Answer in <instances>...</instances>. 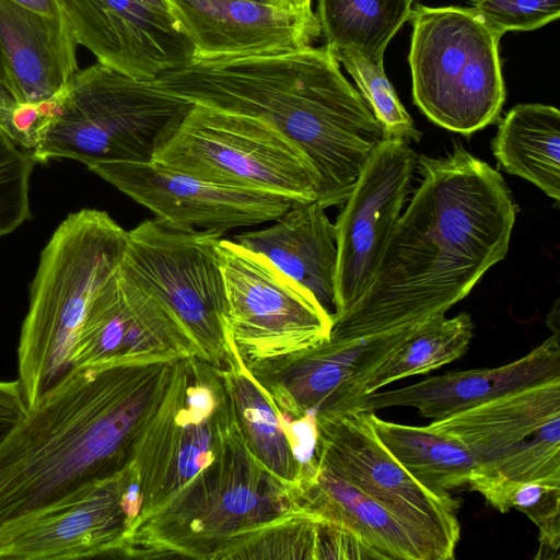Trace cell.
I'll use <instances>...</instances> for the list:
<instances>
[{"label":"cell","mask_w":560,"mask_h":560,"mask_svg":"<svg viewBox=\"0 0 560 560\" xmlns=\"http://www.w3.org/2000/svg\"><path fill=\"white\" fill-rule=\"evenodd\" d=\"M35 164L31 152L0 128V237L31 218L28 190Z\"/></svg>","instance_id":"cell-32"},{"label":"cell","mask_w":560,"mask_h":560,"mask_svg":"<svg viewBox=\"0 0 560 560\" xmlns=\"http://www.w3.org/2000/svg\"><path fill=\"white\" fill-rule=\"evenodd\" d=\"M28 407L19 381H0V445L25 419Z\"/></svg>","instance_id":"cell-34"},{"label":"cell","mask_w":560,"mask_h":560,"mask_svg":"<svg viewBox=\"0 0 560 560\" xmlns=\"http://www.w3.org/2000/svg\"><path fill=\"white\" fill-rule=\"evenodd\" d=\"M469 487L501 513L516 509L539 529V549L535 559H559L560 486L539 481H517L479 470Z\"/></svg>","instance_id":"cell-29"},{"label":"cell","mask_w":560,"mask_h":560,"mask_svg":"<svg viewBox=\"0 0 560 560\" xmlns=\"http://www.w3.org/2000/svg\"><path fill=\"white\" fill-rule=\"evenodd\" d=\"M300 506L337 523L370 549L374 559L451 560L455 550L352 485L317 465L294 492Z\"/></svg>","instance_id":"cell-22"},{"label":"cell","mask_w":560,"mask_h":560,"mask_svg":"<svg viewBox=\"0 0 560 560\" xmlns=\"http://www.w3.org/2000/svg\"><path fill=\"white\" fill-rule=\"evenodd\" d=\"M492 152L505 172L560 200V113L550 105L520 104L500 121Z\"/></svg>","instance_id":"cell-25"},{"label":"cell","mask_w":560,"mask_h":560,"mask_svg":"<svg viewBox=\"0 0 560 560\" xmlns=\"http://www.w3.org/2000/svg\"><path fill=\"white\" fill-rule=\"evenodd\" d=\"M28 10L47 16H62L56 0H11Z\"/></svg>","instance_id":"cell-37"},{"label":"cell","mask_w":560,"mask_h":560,"mask_svg":"<svg viewBox=\"0 0 560 560\" xmlns=\"http://www.w3.org/2000/svg\"><path fill=\"white\" fill-rule=\"evenodd\" d=\"M471 10L499 35L530 31L560 15V0H469Z\"/></svg>","instance_id":"cell-33"},{"label":"cell","mask_w":560,"mask_h":560,"mask_svg":"<svg viewBox=\"0 0 560 560\" xmlns=\"http://www.w3.org/2000/svg\"><path fill=\"white\" fill-rule=\"evenodd\" d=\"M560 378V339L552 335L524 357L495 368L451 371L419 383L364 397L357 408L371 412L413 407L441 419L530 385Z\"/></svg>","instance_id":"cell-20"},{"label":"cell","mask_w":560,"mask_h":560,"mask_svg":"<svg viewBox=\"0 0 560 560\" xmlns=\"http://www.w3.org/2000/svg\"><path fill=\"white\" fill-rule=\"evenodd\" d=\"M559 301H556L551 313L548 316V324L552 332L559 334Z\"/></svg>","instance_id":"cell-38"},{"label":"cell","mask_w":560,"mask_h":560,"mask_svg":"<svg viewBox=\"0 0 560 560\" xmlns=\"http://www.w3.org/2000/svg\"><path fill=\"white\" fill-rule=\"evenodd\" d=\"M153 162L198 179L270 194L296 203L318 199L319 178L304 153L269 125L194 104Z\"/></svg>","instance_id":"cell-9"},{"label":"cell","mask_w":560,"mask_h":560,"mask_svg":"<svg viewBox=\"0 0 560 560\" xmlns=\"http://www.w3.org/2000/svg\"><path fill=\"white\" fill-rule=\"evenodd\" d=\"M151 82L192 104L275 128L314 166L319 178L317 201L325 208L346 202L369 156L385 138L327 44L273 55L195 59Z\"/></svg>","instance_id":"cell-3"},{"label":"cell","mask_w":560,"mask_h":560,"mask_svg":"<svg viewBox=\"0 0 560 560\" xmlns=\"http://www.w3.org/2000/svg\"><path fill=\"white\" fill-rule=\"evenodd\" d=\"M325 209L317 200L295 203L272 225L236 234L233 241L269 259L311 292L332 318L337 243Z\"/></svg>","instance_id":"cell-23"},{"label":"cell","mask_w":560,"mask_h":560,"mask_svg":"<svg viewBox=\"0 0 560 560\" xmlns=\"http://www.w3.org/2000/svg\"><path fill=\"white\" fill-rule=\"evenodd\" d=\"M371 415L361 408L316 413L317 465L455 550L459 501L428 489L404 469L376 436Z\"/></svg>","instance_id":"cell-13"},{"label":"cell","mask_w":560,"mask_h":560,"mask_svg":"<svg viewBox=\"0 0 560 560\" xmlns=\"http://www.w3.org/2000/svg\"><path fill=\"white\" fill-rule=\"evenodd\" d=\"M194 104L100 62L79 69L51 104L31 154L86 167L152 162Z\"/></svg>","instance_id":"cell-6"},{"label":"cell","mask_w":560,"mask_h":560,"mask_svg":"<svg viewBox=\"0 0 560 560\" xmlns=\"http://www.w3.org/2000/svg\"><path fill=\"white\" fill-rule=\"evenodd\" d=\"M127 238L107 212L82 209L58 225L42 250L18 347V381L28 409L71 370L84 317L118 271Z\"/></svg>","instance_id":"cell-5"},{"label":"cell","mask_w":560,"mask_h":560,"mask_svg":"<svg viewBox=\"0 0 560 560\" xmlns=\"http://www.w3.org/2000/svg\"><path fill=\"white\" fill-rule=\"evenodd\" d=\"M20 108L21 105L12 92L0 57V128L18 144L19 133L16 129V115Z\"/></svg>","instance_id":"cell-35"},{"label":"cell","mask_w":560,"mask_h":560,"mask_svg":"<svg viewBox=\"0 0 560 560\" xmlns=\"http://www.w3.org/2000/svg\"><path fill=\"white\" fill-rule=\"evenodd\" d=\"M409 20L408 61L419 109L465 136L494 124L505 101L502 36L470 8L417 4Z\"/></svg>","instance_id":"cell-7"},{"label":"cell","mask_w":560,"mask_h":560,"mask_svg":"<svg viewBox=\"0 0 560 560\" xmlns=\"http://www.w3.org/2000/svg\"><path fill=\"white\" fill-rule=\"evenodd\" d=\"M416 164L409 140L385 136L342 205L334 224L335 315L353 306L370 288L411 191Z\"/></svg>","instance_id":"cell-15"},{"label":"cell","mask_w":560,"mask_h":560,"mask_svg":"<svg viewBox=\"0 0 560 560\" xmlns=\"http://www.w3.org/2000/svg\"><path fill=\"white\" fill-rule=\"evenodd\" d=\"M322 517L305 509L269 526L231 559H315Z\"/></svg>","instance_id":"cell-31"},{"label":"cell","mask_w":560,"mask_h":560,"mask_svg":"<svg viewBox=\"0 0 560 560\" xmlns=\"http://www.w3.org/2000/svg\"><path fill=\"white\" fill-rule=\"evenodd\" d=\"M196 49L195 59L273 55L312 46L317 15L305 16L245 0H167Z\"/></svg>","instance_id":"cell-19"},{"label":"cell","mask_w":560,"mask_h":560,"mask_svg":"<svg viewBox=\"0 0 560 560\" xmlns=\"http://www.w3.org/2000/svg\"><path fill=\"white\" fill-rule=\"evenodd\" d=\"M56 2L78 45L132 79L151 82L195 60V46L171 12L140 0Z\"/></svg>","instance_id":"cell-17"},{"label":"cell","mask_w":560,"mask_h":560,"mask_svg":"<svg viewBox=\"0 0 560 560\" xmlns=\"http://www.w3.org/2000/svg\"><path fill=\"white\" fill-rule=\"evenodd\" d=\"M143 3L161 11L171 12L167 0H140ZM172 13V12H171Z\"/></svg>","instance_id":"cell-39"},{"label":"cell","mask_w":560,"mask_h":560,"mask_svg":"<svg viewBox=\"0 0 560 560\" xmlns=\"http://www.w3.org/2000/svg\"><path fill=\"white\" fill-rule=\"evenodd\" d=\"M268 7H272L282 11L302 14L305 16H315L312 10V0H245Z\"/></svg>","instance_id":"cell-36"},{"label":"cell","mask_w":560,"mask_h":560,"mask_svg":"<svg viewBox=\"0 0 560 560\" xmlns=\"http://www.w3.org/2000/svg\"><path fill=\"white\" fill-rule=\"evenodd\" d=\"M371 421L376 436L392 456L428 489L446 493L469 486L479 466L459 442L418 427L386 421L374 412Z\"/></svg>","instance_id":"cell-26"},{"label":"cell","mask_w":560,"mask_h":560,"mask_svg":"<svg viewBox=\"0 0 560 560\" xmlns=\"http://www.w3.org/2000/svg\"><path fill=\"white\" fill-rule=\"evenodd\" d=\"M77 47L62 16L0 0V57L20 105L42 109L57 100L79 70Z\"/></svg>","instance_id":"cell-21"},{"label":"cell","mask_w":560,"mask_h":560,"mask_svg":"<svg viewBox=\"0 0 560 560\" xmlns=\"http://www.w3.org/2000/svg\"><path fill=\"white\" fill-rule=\"evenodd\" d=\"M120 267L153 293L192 340L198 358L220 369L229 349L228 302L217 231L182 232L147 219L127 231Z\"/></svg>","instance_id":"cell-10"},{"label":"cell","mask_w":560,"mask_h":560,"mask_svg":"<svg viewBox=\"0 0 560 560\" xmlns=\"http://www.w3.org/2000/svg\"><path fill=\"white\" fill-rule=\"evenodd\" d=\"M139 509L131 465L0 525V560L118 558Z\"/></svg>","instance_id":"cell-14"},{"label":"cell","mask_w":560,"mask_h":560,"mask_svg":"<svg viewBox=\"0 0 560 560\" xmlns=\"http://www.w3.org/2000/svg\"><path fill=\"white\" fill-rule=\"evenodd\" d=\"M428 425L463 444L480 472L560 486V378L503 394Z\"/></svg>","instance_id":"cell-12"},{"label":"cell","mask_w":560,"mask_h":560,"mask_svg":"<svg viewBox=\"0 0 560 560\" xmlns=\"http://www.w3.org/2000/svg\"><path fill=\"white\" fill-rule=\"evenodd\" d=\"M472 329L467 313L443 316L418 327L364 381L362 399L398 380L427 374L457 360L467 350Z\"/></svg>","instance_id":"cell-28"},{"label":"cell","mask_w":560,"mask_h":560,"mask_svg":"<svg viewBox=\"0 0 560 560\" xmlns=\"http://www.w3.org/2000/svg\"><path fill=\"white\" fill-rule=\"evenodd\" d=\"M417 160L421 184L370 288L332 317L331 339H381L443 317L509 250L516 205L498 171L462 145Z\"/></svg>","instance_id":"cell-1"},{"label":"cell","mask_w":560,"mask_h":560,"mask_svg":"<svg viewBox=\"0 0 560 560\" xmlns=\"http://www.w3.org/2000/svg\"><path fill=\"white\" fill-rule=\"evenodd\" d=\"M149 209L167 229L226 231L273 222L296 202L270 194L218 186L155 162L88 167Z\"/></svg>","instance_id":"cell-16"},{"label":"cell","mask_w":560,"mask_h":560,"mask_svg":"<svg viewBox=\"0 0 560 560\" xmlns=\"http://www.w3.org/2000/svg\"><path fill=\"white\" fill-rule=\"evenodd\" d=\"M176 361L80 365L44 393L0 445V525L127 467Z\"/></svg>","instance_id":"cell-2"},{"label":"cell","mask_w":560,"mask_h":560,"mask_svg":"<svg viewBox=\"0 0 560 560\" xmlns=\"http://www.w3.org/2000/svg\"><path fill=\"white\" fill-rule=\"evenodd\" d=\"M334 52L354 79L361 95L382 125L385 136L419 141L421 133L399 101L384 67L371 62L352 49H337Z\"/></svg>","instance_id":"cell-30"},{"label":"cell","mask_w":560,"mask_h":560,"mask_svg":"<svg viewBox=\"0 0 560 560\" xmlns=\"http://www.w3.org/2000/svg\"><path fill=\"white\" fill-rule=\"evenodd\" d=\"M198 357L172 312L120 266L92 301L74 343L71 370L98 362L148 363Z\"/></svg>","instance_id":"cell-18"},{"label":"cell","mask_w":560,"mask_h":560,"mask_svg":"<svg viewBox=\"0 0 560 560\" xmlns=\"http://www.w3.org/2000/svg\"><path fill=\"white\" fill-rule=\"evenodd\" d=\"M236 427L220 370L196 355L177 360L133 448V523L168 503L217 457Z\"/></svg>","instance_id":"cell-8"},{"label":"cell","mask_w":560,"mask_h":560,"mask_svg":"<svg viewBox=\"0 0 560 560\" xmlns=\"http://www.w3.org/2000/svg\"><path fill=\"white\" fill-rule=\"evenodd\" d=\"M413 0H317L320 34L337 49H352L384 67L387 45L411 16Z\"/></svg>","instance_id":"cell-27"},{"label":"cell","mask_w":560,"mask_h":560,"mask_svg":"<svg viewBox=\"0 0 560 560\" xmlns=\"http://www.w3.org/2000/svg\"><path fill=\"white\" fill-rule=\"evenodd\" d=\"M217 253L230 334L245 364L304 350L329 338L331 316L269 259L223 237Z\"/></svg>","instance_id":"cell-11"},{"label":"cell","mask_w":560,"mask_h":560,"mask_svg":"<svg viewBox=\"0 0 560 560\" xmlns=\"http://www.w3.org/2000/svg\"><path fill=\"white\" fill-rule=\"evenodd\" d=\"M302 510L236 427L217 457L168 503L128 528L118 558L229 560L262 530Z\"/></svg>","instance_id":"cell-4"},{"label":"cell","mask_w":560,"mask_h":560,"mask_svg":"<svg viewBox=\"0 0 560 560\" xmlns=\"http://www.w3.org/2000/svg\"><path fill=\"white\" fill-rule=\"evenodd\" d=\"M219 370L235 421L247 447L266 469L292 490L294 495L302 469L283 418L250 374L231 334L226 359Z\"/></svg>","instance_id":"cell-24"}]
</instances>
